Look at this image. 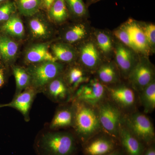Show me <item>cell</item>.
<instances>
[{
    "label": "cell",
    "instance_id": "obj_28",
    "mask_svg": "<svg viewBox=\"0 0 155 155\" xmlns=\"http://www.w3.org/2000/svg\"><path fill=\"white\" fill-rule=\"evenodd\" d=\"M139 93L140 100L144 113H152L155 109V79Z\"/></svg>",
    "mask_w": 155,
    "mask_h": 155
},
{
    "label": "cell",
    "instance_id": "obj_9",
    "mask_svg": "<svg viewBox=\"0 0 155 155\" xmlns=\"http://www.w3.org/2000/svg\"><path fill=\"white\" fill-rule=\"evenodd\" d=\"M27 18L28 32L32 39L43 42L53 36L54 30L52 22L43 11H39Z\"/></svg>",
    "mask_w": 155,
    "mask_h": 155
},
{
    "label": "cell",
    "instance_id": "obj_1",
    "mask_svg": "<svg viewBox=\"0 0 155 155\" xmlns=\"http://www.w3.org/2000/svg\"><path fill=\"white\" fill-rule=\"evenodd\" d=\"M78 141L73 130H53L45 125L35 137L33 148L36 155H76Z\"/></svg>",
    "mask_w": 155,
    "mask_h": 155
},
{
    "label": "cell",
    "instance_id": "obj_27",
    "mask_svg": "<svg viewBox=\"0 0 155 155\" xmlns=\"http://www.w3.org/2000/svg\"><path fill=\"white\" fill-rule=\"evenodd\" d=\"M12 73L16 81L17 95L31 86V76L26 67L13 65L11 66Z\"/></svg>",
    "mask_w": 155,
    "mask_h": 155
},
{
    "label": "cell",
    "instance_id": "obj_25",
    "mask_svg": "<svg viewBox=\"0 0 155 155\" xmlns=\"http://www.w3.org/2000/svg\"><path fill=\"white\" fill-rule=\"evenodd\" d=\"M93 35V39L103 58L109 61L114 55L115 48V43L113 37L107 31L103 30L95 31Z\"/></svg>",
    "mask_w": 155,
    "mask_h": 155
},
{
    "label": "cell",
    "instance_id": "obj_16",
    "mask_svg": "<svg viewBox=\"0 0 155 155\" xmlns=\"http://www.w3.org/2000/svg\"><path fill=\"white\" fill-rule=\"evenodd\" d=\"M118 140L126 155H142L147 147L130 132L122 119L119 126Z\"/></svg>",
    "mask_w": 155,
    "mask_h": 155
},
{
    "label": "cell",
    "instance_id": "obj_30",
    "mask_svg": "<svg viewBox=\"0 0 155 155\" xmlns=\"http://www.w3.org/2000/svg\"><path fill=\"white\" fill-rule=\"evenodd\" d=\"M17 11L21 16L28 17L41 10V0H14Z\"/></svg>",
    "mask_w": 155,
    "mask_h": 155
},
{
    "label": "cell",
    "instance_id": "obj_18",
    "mask_svg": "<svg viewBox=\"0 0 155 155\" xmlns=\"http://www.w3.org/2000/svg\"><path fill=\"white\" fill-rule=\"evenodd\" d=\"M89 73L80 64L74 63L66 67L62 75L67 86L74 94L81 85L88 82L91 79Z\"/></svg>",
    "mask_w": 155,
    "mask_h": 155
},
{
    "label": "cell",
    "instance_id": "obj_37",
    "mask_svg": "<svg viewBox=\"0 0 155 155\" xmlns=\"http://www.w3.org/2000/svg\"><path fill=\"white\" fill-rule=\"evenodd\" d=\"M104 155H126L122 149L117 148L113 151Z\"/></svg>",
    "mask_w": 155,
    "mask_h": 155
},
{
    "label": "cell",
    "instance_id": "obj_26",
    "mask_svg": "<svg viewBox=\"0 0 155 155\" xmlns=\"http://www.w3.org/2000/svg\"><path fill=\"white\" fill-rule=\"evenodd\" d=\"M46 14L50 22L55 24H62L69 18L65 0H55Z\"/></svg>",
    "mask_w": 155,
    "mask_h": 155
},
{
    "label": "cell",
    "instance_id": "obj_10",
    "mask_svg": "<svg viewBox=\"0 0 155 155\" xmlns=\"http://www.w3.org/2000/svg\"><path fill=\"white\" fill-rule=\"evenodd\" d=\"M133 50L120 42L115 43L114 54L115 63L121 75L126 79L138 61L139 58Z\"/></svg>",
    "mask_w": 155,
    "mask_h": 155
},
{
    "label": "cell",
    "instance_id": "obj_13",
    "mask_svg": "<svg viewBox=\"0 0 155 155\" xmlns=\"http://www.w3.org/2000/svg\"><path fill=\"white\" fill-rule=\"evenodd\" d=\"M116 140L108 134H97L84 143V153L85 155L107 154L117 148Z\"/></svg>",
    "mask_w": 155,
    "mask_h": 155
},
{
    "label": "cell",
    "instance_id": "obj_22",
    "mask_svg": "<svg viewBox=\"0 0 155 155\" xmlns=\"http://www.w3.org/2000/svg\"><path fill=\"white\" fill-rule=\"evenodd\" d=\"M50 50L57 61L62 64L69 65L77 59V49L72 45L64 42L51 44Z\"/></svg>",
    "mask_w": 155,
    "mask_h": 155
},
{
    "label": "cell",
    "instance_id": "obj_38",
    "mask_svg": "<svg viewBox=\"0 0 155 155\" xmlns=\"http://www.w3.org/2000/svg\"><path fill=\"white\" fill-rule=\"evenodd\" d=\"M102 1V0H86V5L87 7L91 5L92 4H95V3L100 2V1Z\"/></svg>",
    "mask_w": 155,
    "mask_h": 155
},
{
    "label": "cell",
    "instance_id": "obj_11",
    "mask_svg": "<svg viewBox=\"0 0 155 155\" xmlns=\"http://www.w3.org/2000/svg\"><path fill=\"white\" fill-rule=\"evenodd\" d=\"M41 93L51 101L59 104L72 101L73 96V94L67 86L62 75L48 84Z\"/></svg>",
    "mask_w": 155,
    "mask_h": 155
},
{
    "label": "cell",
    "instance_id": "obj_36",
    "mask_svg": "<svg viewBox=\"0 0 155 155\" xmlns=\"http://www.w3.org/2000/svg\"><path fill=\"white\" fill-rule=\"evenodd\" d=\"M142 155H155V147L153 143L146 147Z\"/></svg>",
    "mask_w": 155,
    "mask_h": 155
},
{
    "label": "cell",
    "instance_id": "obj_39",
    "mask_svg": "<svg viewBox=\"0 0 155 155\" xmlns=\"http://www.w3.org/2000/svg\"><path fill=\"white\" fill-rule=\"evenodd\" d=\"M9 1V0H0V5L2 4V3L5 2H7V1Z\"/></svg>",
    "mask_w": 155,
    "mask_h": 155
},
{
    "label": "cell",
    "instance_id": "obj_29",
    "mask_svg": "<svg viewBox=\"0 0 155 155\" xmlns=\"http://www.w3.org/2000/svg\"><path fill=\"white\" fill-rule=\"evenodd\" d=\"M69 17L81 20L88 17L87 6L83 0H65Z\"/></svg>",
    "mask_w": 155,
    "mask_h": 155
},
{
    "label": "cell",
    "instance_id": "obj_15",
    "mask_svg": "<svg viewBox=\"0 0 155 155\" xmlns=\"http://www.w3.org/2000/svg\"><path fill=\"white\" fill-rule=\"evenodd\" d=\"M38 92L32 87L29 86L20 93L14 95L11 102L4 104V107H8L16 109L24 117L25 122L30 121V111Z\"/></svg>",
    "mask_w": 155,
    "mask_h": 155
},
{
    "label": "cell",
    "instance_id": "obj_5",
    "mask_svg": "<svg viewBox=\"0 0 155 155\" xmlns=\"http://www.w3.org/2000/svg\"><path fill=\"white\" fill-rule=\"evenodd\" d=\"M96 108L103 130L118 140L119 126L123 117L121 110L112 102L105 100Z\"/></svg>",
    "mask_w": 155,
    "mask_h": 155
},
{
    "label": "cell",
    "instance_id": "obj_32",
    "mask_svg": "<svg viewBox=\"0 0 155 155\" xmlns=\"http://www.w3.org/2000/svg\"><path fill=\"white\" fill-rule=\"evenodd\" d=\"M113 35L119 42L137 53L129 33L123 25L114 31Z\"/></svg>",
    "mask_w": 155,
    "mask_h": 155
},
{
    "label": "cell",
    "instance_id": "obj_2",
    "mask_svg": "<svg viewBox=\"0 0 155 155\" xmlns=\"http://www.w3.org/2000/svg\"><path fill=\"white\" fill-rule=\"evenodd\" d=\"M75 115L72 130L82 144L103 130L96 107L72 100Z\"/></svg>",
    "mask_w": 155,
    "mask_h": 155
},
{
    "label": "cell",
    "instance_id": "obj_33",
    "mask_svg": "<svg viewBox=\"0 0 155 155\" xmlns=\"http://www.w3.org/2000/svg\"><path fill=\"white\" fill-rule=\"evenodd\" d=\"M144 34L151 51L154 52L155 48V25L153 23L140 24Z\"/></svg>",
    "mask_w": 155,
    "mask_h": 155
},
{
    "label": "cell",
    "instance_id": "obj_35",
    "mask_svg": "<svg viewBox=\"0 0 155 155\" xmlns=\"http://www.w3.org/2000/svg\"><path fill=\"white\" fill-rule=\"evenodd\" d=\"M55 0H41V10L46 13Z\"/></svg>",
    "mask_w": 155,
    "mask_h": 155
},
{
    "label": "cell",
    "instance_id": "obj_8",
    "mask_svg": "<svg viewBox=\"0 0 155 155\" xmlns=\"http://www.w3.org/2000/svg\"><path fill=\"white\" fill-rule=\"evenodd\" d=\"M77 51L78 64L88 72H96L104 62V58L93 38L81 42Z\"/></svg>",
    "mask_w": 155,
    "mask_h": 155
},
{
    "label": "cell",
    "instance_id": "obj_34",
    "mask_svg": "<svg viewBox=\"0 0 155 155\" xmlns=\"http://www.w3.org/2000/svg\"><path fill=\"white\" fill-rule=\"evenodd\" d=\"M9 67L2 60L0 61V88L6 84L8 79L10 75Z\"/></svg>",
    "mask_w": 155,
    "mask_h": 155
},
{
    "label": "cell",
    "instance_id": "obj_3",
    "mask_svg": "<svg viewBox=\"0 0 155 155\" xmlns=\"http://www.w3.org/2000/svg\"><path fill=\"white\" fill-rule=\"evenodd\" d=\"M58 61H45L26 67L31 76V86L38 93L56 78L63 75L66 67Z\"/></svg>",
    "mask_w": 155,
    "mask_h": 155
},
{
    "label": "cell",
    "instance_id": "obj_17",
    "mask_svg": "<svg viewBox=\"0 0 155 155\" xmlns=\"http://www.w3.org/2000/svg\"><path fill=\"white\" fill-rule=\"evenodd\" d=\"M51 44L50 42H38L29 46L24 55L27 66L45 61H58L50 49Z\"/></svg>",
    "mask_w": 155,
    "mask_h": 155
},
{
    "label": "cell",
    "instance_id": "obj_12",
    "mask_svg": "<svg viewBox=\"0 0 155 155\" xmlns=\"http://www.w3.org/2000/svg\"><path fill=\"white\" fill-rule=\"evenodd\" d=\"M107 86V94H109L112 102L121 110H129L134 107L136 96L134 90L124 84H115Z\"/></svg>",
    "mask_w": 155,
    "mask_h": 155
},
{
    "label": "cell",
    "instance_id": "obj_7",
    "mask_svg": "<svg viewBox=\"0 0 155 155\" xmlns=\"http://www.w3.org/2000/svg\"><path fill=\"white\" fill-rule=\"evenodd\" d=\"M153 65L146 56L139 58L137 63L127 77L131 87L134 91H141L154 80Z\"/></svg>",
    "mask_w": 155,
    "mask_h": 155
},
{
    "label": "cell",
    "instance_id": "obj_4",
    "mask_svg": "<svg viewBox=\"0 0 155 155\" xmlns=\"http://www.w3.org/2000/svg\"><path fill=\"white\" fill-rule=\"evenodd\" d=\"M122 121L130 132L146 146L153 143L155 138L154 127L145 114L135 112L123 116Z\"/></svg>",
    "mask_w": 155,
    "mask_h": 155
},
{
    "label": "cell",
    "instance_id": "obj_31",
    "mask_svg": "<svg viewBox=\"0 0 155 155\" xmlns=\"http://www.w3.org/2000/svg\"><path fill=\"white\" fill-rule=\"evenodd\" d=\"M17 12L14 0H9L0 5V25L10 18L13 14Z\"/></svg>",
    "mask_w": 155,
    "mask_h": 155
},
{
    "label": "cell",
    "instance_id": "obj_40",
    "mask_svg": "<svg viewBox=\"0 0 155 155\" xmlns=\"http://www.w3.org/2000/svg\"><path fill=\"white\" fill-rule=\"evenodd\" d=\"M4 107V104H0V108Z\"/></svg>",
    "mask_w": 155,
    "mask_h": 155
},
{
    "label": "cell",
    "instance_id": "obj_6",
    "mask_svg": "<svg viewBox=\"0 0 155 155\" xmlns=\"http://www.w3.org/2000/svg\"><path fill=\"white\" fill-rule=\"evenodd\" d=\"M107 94L106 85L95 78L81 85L74 93L72 100L97 107L104 101Z\"/></svg>",
    "mask_w": 155,
    "mask_h": 155
},
{
    "label": "cell",
    "instance_id": "obj_23",
    "mask_svg": "<svg viewBox=\"0 0 155 155\" xmlns=\"http://www.w3.org/2000/svg\"><path fill=\"white\" fill-rule=\"evenodd\" d=\"M21 15L17 12L5 22L0 26L1 32L17 41L21 40L25 36V28Z\"/></svg>",
    "mask_w": 155,
    "mask_h": 155
},
{
    "label": "cell",
    "instance_id": "obj_20",
    "mask_svg": "<svg viewBox=\"0 0 155 155\" xmlns=\"http://www.w3.org/2000/svg\"><path fill=\"white\" fill-rule=\"evenodd\" d=\"M18 41L0 32V57L8 67L14 65L19 52Z\"/></svg>",
    "mask_w": 155,
    "mask_h": 155
},
{
    "label": "cell",
    "instance_id": "obj_21",
    "mask_svg": "<svg viewBox=\"0 0 155 155\" xmlns=\"http://www.w3.org/2000/svg\"><path fill=\"white\" fill-rule=\"evenodd\" d=\"M85 22H78L69 25L62 34L63 42L70 45L80 43L87 39L89 28Z\"/></svg>",
    "mask_w": 155,
    "mask_h": 155
},
{
    "label": "cell",
    "instance_id": "obj_24",
    "mask_svg": "<svg viewBox=\"0 0 155 155\" xmlns=\"http://www.w3.org/2000/svg\"><path fill=\"white\" fill-rule=\"evenodd\" d=\"M97 78L103 84L107 85H114L119 83L120 80L119 69L115 63L104 62L96 71Z\"/></svg>",
    "mask_w": 155,
    "mask_h": 155
},
{
    "label": "cell",
    "instance_id": "obj_19",
    "mask_svg": "<svg viewBox=\"0 0 155 155\" xmlns=\"http://www.w3.org/2000/svg\"><path fill=\"white\" fill-rule=\"evenodd\" d=\"M123 25L129 33L137 53L146 57L149 55L151 51L140 22L130 19Z\"/></svg>",
    "mask_w": 155,
    "mask_h": 155
},
{
    "label": "cell",
    "instance_id": "obj_14",
    "mask_svg": "<svg viewBox=\"0 0 155 155\" xmlns=\"http://www.w3.org/2000/svg\"><path fill=\"white\" fill-rule=\"evenodd\" d=\"M74 115L75 111L72 101L59 104L51 121L46 125L53 130L72 128Z\"/></svg>",
    "mask_w": 155,
    "mask_h": 155
}]
</instances>
